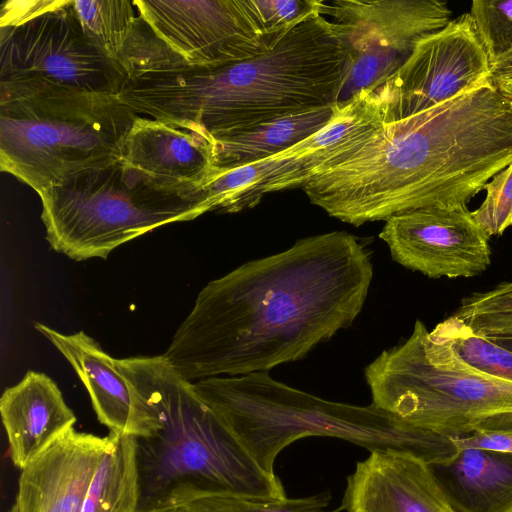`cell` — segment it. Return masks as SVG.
<instances>
[{"label":"cell","mask_w":512,"mask_h":512,"mask_svg":"<svg viewBox=\"0 0 512 512\" xmlns=\"http://www.w3.org/2000/svg\"><path fill=\"white\" fill-rule=\"evenodd\" d=\"M373 272L371 251L348 232L298 239L203 287L163 355L191 382L297 361L353 324Z\"/></svg>","instance_id":"cell-1"},{"label":"cell","mask_w":512,"mask_h":512,"mask_svg":"<svg viewBox=\"0 0 512 512\" xmlns=\"http://www.w3.org/2000/svg\"><path fill=\"white\" fill-rule=\"evenodd\" d=\"M512 163V102L493 83L383 123L308 170L298 188L360 226L426 207L467 205Z\"/></svg>","instance_id":"cell-2"},{"label":"cell","mask_w":512,"mask_h":512,"mask_svg":"<svg viewBox=\"0 0 512 512\" xmlns=\"http://www.w3.org/2000/svg\"><path fill=\"white\" fill-rule=\"evenodd\" d=\"M119 62L126 79L118 97L135 114L195 126L214 140L337 103L347 72L346 52L320 12L264 52L224 65L186 61L139 20Z\"/></svg>","instance_id":"cell-3"},{"label":"cell","mask_w":512,"mask_h":512,"mask_svg":"<svg viewBox=\"0 0 512 512\" xmlns=\"http://www.w3.org/2000/svg\"><path fill=\"white\" fill-rule=\"evenodd\" d=\"M115 365L156 420L149 436L135 438L137 512L179 507L206 495L286 497L277 475L257 464L164 355L115 359Z\"/></svg>","instance_id":"cell-4"},{"label":"cell","mask_w":512,"mask_h":512,"mask_svg":"<svg viewBox=\"0 0 512 512\" xmlns=\"http://www.w3.org/2000/svg\"><path fill=\"white\" fill-rule=\"evenodd\" d=\"M193 386L270 474H275V460L283 449L310 436L338 438L369 451H409L431 466L451 461L459 451L451 437L410 426L374 404L329 401L282 383L268 372L211 377Z\"/></svg>","instance_id":"cell-5"},{"label":"cell","mask_w":512,"mask_h":512,"mask_svg":"<svg viewBox=\"0 0 512 512\" xmlns=\"http://www.w3.org/2000/svg\"><path fill=\"white\" fill-rule=\"evenodd\" d=\"M118 95L45 88L0 92V168L41 195L123 159L137 118Z\"/></svg>","instance_id":"cell-6"},{"label":"cell","mask_w":512,"mask_h":512,"mask_svg":"<svg viewBox=\"0 0 512 512\" xmlns=\"http://www.w3.org/2000/svg\"><path fill=\"white\" fill-rule=\"evenodd\" d=\"M372 404L418 429L444 437L471 434L512 414V381L464 361L416 320L411 335L365 367Z\"/></svg>","instance_id":"cell-7"},{"label":"cell","mask_w":512,"mask_h":512,"mask_svg":"<svg viewBox=\"0 0 512 512\" xmlns=\"http://www.w3.org/2000/svg\"><path fill=\"white\" fill-rule=\"evenodd\" d=\"M39 196L46 240L75 261L106 259L147 232L205 213L195 199L154 188L124 159L80 172Z\"/></svg>","instance_id":"cell-8"},{"label":"cell","mask_w":512,"mask_h":512,"mask_svg":"<svg viewBox=\"0 0 512 512\" xmlns=\"http://www.w3.org/2000/svg\"><path fill=\"white\" fill-rule=\"evenodd\" d=\"M0 92L45 88L118 95L121 64L85 36L72 0H8L0 10Z\"/></svg>","instance_id":"cell-9"},{"label":"cell","mask_w":512,"mask_h":512,"mask_svg":"<svg viewBox=\"0 0 512 512\" xmlns=\"http://www.w3.org/2000/svg\"><path fill=\"white\" fill-rule=\"evenodd\" d=\"M320 13L332 18L347 56L338 102L375 89L451 22L447 3L438 0H321Z\"/></svg>","instance_id":"cell-10"},{"label":"cell","mask_w":512,"mask_h":512,"mask_svg":"<svg viewBox=\"0 0 512 512\" xmlns=\"http://www.w3.org/2000/svg\"><path fill=\"white\" fill-rule=\"evenodd\" d=\"M154 34L186 61L224 65L271 47L290 28L274 26L260 0H133Z\"/></svg>","instance_id":"cell-11"},{"label":"cell","mask_w":512,"mask_h":512,"mask_svg":"<svg viewBox=\"0 0 512 512\" xmlns=\"http://www.w3.org/2000/svg\"><path fill=\"white\" fill-rule=\"evenodd\" d=\"M492 83L490 63L470 13L424 39L373 91L384 123L397 122Z\"/></svg>","instance_id":"cell-12"},{"label":"cell","mask_w":512,"mask_h":512,"mask_svg":"<svg viewBox=\"0 0 512 512\" xmlns=\"http://www.w3.org/2000/svg\"><path fill=\"white\" fill-rule=\"evenodd\" d=\"M379 237L395 262L429 278H471L491 265L490 236L465 205L392 216Z\"/></svg>","instance_id":"cell-13"},{"label":"cell","mask_w":512,"mask_h":512,"mask_svg":"<svg viewBox=\"0 0 512 512\" xmlns=\"http://www.w3.org/2000/svg\"><path fill=\"white\" fill-rule=\"evenodd\" d=\"M214 139L195 126L137 116L123 159L154 188L197 199L214 174Z\"/></svg>","instance_id":"cell-14"},{"label":"cell","mask_w":512,"mask_h":512,"mask_svg":"<svg viewBox=\"0 0 512 512\" xmlns=\"http://www.w3.org/2000/svg\"><path fill=\"white\" fill-rule=\"evenodd\" d=\"M346 512H457L431 465L403 450L370 451L347 478Z\"/></svg>","instance_id":"cell-15"},{"label":"cell","mask_w":512,"mask_h":512,"mask_svg":"<svg viewBox=\"0 0 512 512\" xmlns=\"http://www.w3.org/2000/svg\"><path fill=\"white\" fill-rule=\"evenodd\" d=\"M110 443L69 429L21 470L15 503L19 512H81L95 470Z\"/></svg>","instance_id":"cell-16"},{"label":"cell","mask_w":512,"mask_h":512,"mask_svg":"<svg viewBox=\"0 0 512 512\" xmlns=\"http://www.w3.org/2000/svg\"><path fill=\"white\" fill-rule=\"evenodd\" d=\"M34 327L70 363L89 393L98 421L109 433L134 438L149 435L145 415L136 406L115 358L95 339L83 331L64 334L42 323Z\"/></svg>","instance_id":"cell-17"},{"label":"cell","mask_w":512,"mask_h":512,"mask_svg":"<svg viewBox=\"0 0 512 512\" xmlns=\"http://www.w3.org/2000/svg\"><path fill=\"white\" fill-rule=\"evenodd\" d=\"M10 457L23 470L77 420L58 385L45 373L28 371L0 399Z\"/></svg>","instance_id":"cell-18"},{"label":"cell","mask_w":512,"mask_h":512,"mask_svg":"<svg viewBox=\"0 0 512 512\" xmlns=\"http://www.w3.org/2000/svg\"><path fill=\"white\" fill-rule=\"evenodd\" d=\"M431 467L457 512H512V453L463 449Z\"/></svg>","instance_id":"cell-19"},{"label":"cell","mask_w":512,"mask_h":512,"mask_svg":"<svg viewBox=\"0 0 512 512\" xmlns=\"http://www.w3.org/2000/svg\"><path fill=\"white\" fill-rule=\"evenodd\" d=\"M342 102L278 117L214 140L215 170H226L274 156L307 139L336 116Z\"/></svg>","instance_id":"cell-20"},{"label":"cell","mask_w":512,"mask_h":512,"mask_svg":"<svg viewBox=\"0 0 512 512\" xmlns=\"http://www.w3.org/2000/svg\"><path fill=\"white\" fill-rule=\"evenodd\" d=\"M81 512H137L140 499L136 440L109 433Z\"/></svg>","instance_id":"cell-21"},{"label":"cell","mask_w":512,"mask_h":512,"mask_svg":"<svg viewBox=\"0 0 512 512\" xmlns=\"http://www.w3.org/2000/svg\"><path fill=\"white\" fill-rule=\"evenodd\" d=\"M132 5L127 0H72L87 39L116 61L137 19Z\"/></svg>","instance_id":"cell-22"},{"label":"cell","mask_w":512,"mask_h":512,"mask_svg":"<svg viewBox=\"0 0 512 512\" xmlns=\"http://www.w3.org/2000/svg\"><path fill=\"white\" fill-rule=\"evenodd\" d=\"M431 332L447 342L471 366L512 381V351L479 335L462 319L452 314Z\"/></svg>","instance_id":"cell-23"},{"label":"cell","mask_w":512,"mask_h":512,"mask_svg":"<svg viewBox=\"0 0 512 512\" xmlns=\"http://www.w3.org/2000/svg\"><path fill=\"white\" fill-rule=\"evenodd\" d=\"M179 507L188 512H338L331 507V495L322 492L303 498H267L248 495H206L185 501Z\"/></svg>","instance_id":"cell-24"},{"label":"cell","mask_w":512,"mask_h":512,"mask_svg":"<svg viewBox=\"0 0 512 512\" xmlns=\"http://www.w3.org/2000/svg\"><path fill=\"white\" fill-rule=\"evenodd\" d=\"M470 15L490 65L512 50V0H476Z\"/></svg>","instance_id":"cell-25"},{"label":"cell","mask_w":512,"mask_h":512,"mask_svg":"<svg viewBox=\"0 0 512 512\" xmlns=\"http://www.w3.org/2000/svg\"><path fill=\"white\" fill-rule=\"evenodd\" d=\"M484 189L486 197L472 216L490 237L499 236L512 225V163L494 175Z\"/></svg>","instance_id":"cell-26"},{"label":"cell","mask_w":512,"mask_h":512,"mask_svg":"<svg viewBox=\"0 0 512 512\" xmlns=\"http://www.w3.org/2000/svg\"><path fill=\"white\" fill-rule=\"evenodd\" d=\"M453 315L463 321L485 317H512V281L502 282L487 291L466 296Z\"/></svg>","instance_id":"cell-27"},{"label":"cell","mask_w":512,"mask_h":512,"mask_svg":"<svg viewBox=\"0 0 512 512\" xmlns=\"http://www.w3.org/2000/svg\"><path fill=\"white\" fill-rule=\"evenodd\" d=\"M452 438L458 450L476 448L512 453V414L491 418L471 434Z\"/></svg>","instance_id":"cell-28"},{"label":"cell","mask_w":512,"mask_h":512,"mask_svg":"<svg viewBox=\"0 0 512 512\" xmlns=\"http://www.w3.org/2000/svg\"><path fill=\"white\" fill-rule=\"evenodd\" d=\"M470 325L476 333L512 351V317L476 318Z\"/></svg>","instance_id":"cell-29"},{"label":"cell","mask_w":512,"mask_h":512,"mask_svg":"<svg viewBox=\"0 0 512 512\" xmlns=\"http://www.w3.org/2000/svg\"><path fill=\"white\" fill-rule=\"evenodd\" d=\"M490 79L499 89L512 85V50L490 65Z\"/></svg>","instance_id":"cell-30"},{"label":"cell","mask_w":512,"mask_h":512,"mask_svg":"<svg viewBox=\"0 0 512 512\" xmlns=\"http://www.w3.org/2000/svg\"><path fill=\"white\" fill-rule=\"evenodd\" d=\"M147 512H188L184 508L181 507H174V508H166V509H160V510H152Z\"/></svg>","instance_id":"cell-31"},{"label":"cell","mask_w":512,"mask_h":512,"mask_svg":"<svg viewBox=\"0 0 512 512\" xmlns=\"http://www.w3.org/2000/svg\"><path fill=\"white\" fill-rule=\"evenodd\" d=\"M508 98L509 100L512 102V85H509V86H506V87H503L500 89Z\"/></svg>","instance_id":"cell-32"},{"label":"cell","mask_w":512,"mask_h":512,"mask_svg":"<svg viewBox=\"0 0 512 512\" xmlns=\"http://www.w3.org/2000/svg\"><path fill=\"white\" fill-rule=\"evenodd\" d=\"M6 512H19L16 503L14 502V504Z\"/></svg>","instance_id":"cell-33"}]
</instances>
